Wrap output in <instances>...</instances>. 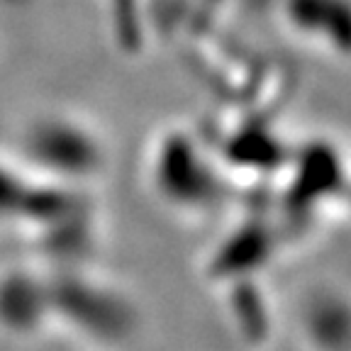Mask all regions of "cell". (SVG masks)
I'll return each instance as SVG.
<instances>
[{
    "label": "cell",
    "instance_id": "6da1fadb",
    "mask_svg": "<svg viewBox=\"0 0 351 351\" xmlns=\"http://www.w3.org/2000/svg\"><path fill=\"white\" fill-rule=\"evenodd\" d=\"M283 12L298 27L351 34V0H283Z\"/></svg>",
    "mask_w": 351,
    "mask_h": 351
},
{
    "label": "cell",
    "instance_id": "7a4b0ae2",
    "mask_svg": "<svg viewBox=\"0 0 351 351\" xmlns=\"http://www.w3.org/2000/svg\"><path fill=\"white\" fill-rule=\"evenodd\" d=\"M34 152L49 166H59V169H83L93 159L86 139H78L73 132L59 130V127L44 132L42 137H34Z\"/></svg>",
    "mask_w": 351,
    "mask_h": 351
},
{
    "label": "cell",
    "instance_id": "3957f363",
    "mask_svg": "<svg viewBox=\"0 0 351 351\" xmlns=\"http://www.w3.org/2000/svg\"><path fill=\"white\" fill-rule=\"evenodd\" d=\"M44 295L37 293L27 278L5 280L0 288V317L10 324L29 327L39 317L37 310H42Z\"/></svg>",
    "mask_w": 351,
    "mask_h": 351
}]
</instances>
